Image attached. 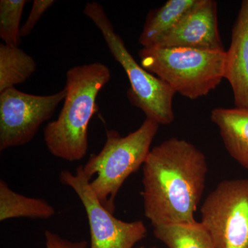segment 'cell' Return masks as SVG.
<instances>
[{
    "instance_id": "obj_1",
    "label": "cell",
    "mask_w": 248,
    "mask_h": 248,
    "mask_svg": "<svg viewBox=\"0 0 248 248\" xmlns=\"http://www.w3.org/2000/svg\"><path fill=\"white\" fill-rule=\"evenodd\" d=\"M208 167L203 152L185 140H165L143 166L145 217L153 227L195 222Z\"/></svg>"
},
{
    "instance_id": "obj_2",
    "label": "cell",
    "mask_w": 248,
    "mask_h": 248,
    "mask_svg": "<svg viewBox=\"0 0 248 248\" xmlns=\"http://www.w3.org/2000/svg\"><path fill=\"white\" fill-rule=\"evenodd\" d=\"M108 67L101 62L80 65L66 73L67 94L57 120L47 124L44 138L55 157L68 161L84 159L89 149L88 128L97 112V98L110 81Z\"/></svg>"
},
{
    "instance_id": "obj_3",
    "label": "cell",
    "mask_w": 248,
    "mask_h": 248,
    "mask_svg": "<svg viewBox=\"0 0 248 248\" xmlns=\"http://www.w3.org/2000/svg\"><path fill=\"white\" fill-rule=\"evenodd\" d=\"M159 125L146 119L140 128L125 137L117 130H107L102 151L83 166L91 189L110 213H115V199L124 183L146 161Z\"/></svg>"
},
{
    "instance_id": "obj_4",
    "label": "cell",
    "mask_w": 248,
    "mask_h": 248,
    "mask_svg": "<svg viewBox=\"0 0 248 248\" xmlns=\"http://www.w3.org/2000/svg\"><path fill=\"white\" fill-rule=\"evenodd\" d=\"M139 56L143 68L187 99L205 97L224 79L226 50L153 46Z\"/></svg>"
},
{
    "instance_id": "obj_5",
    "label": "cell",
    "mask_w": 248,
    "mask_h": 248,
    "mask_svg": "<svg viewBox=\"0 0 248 248\" xmlns=\"http://www.w3.org/2000/svg\"><path fill=\"white\" fill-rule=\"evenodd\" d=\"M85 16L100 31L116 61L126 73L130 88L129 101L149 119L159 125H170L174 120L173 99L175 92L164 81L139 64L128 51L124 40L116 32L104 8L97 1L87 3Z\"/></svg>"
},
{
    "instance_id": "obj_6",
    "label": "cell",
    "mask_w": 248,
    "mask_h": 248,
    "mask_svg": "<svg viewBox=\"0 0 248 248\" xmlns=\"http://www.w3.org/2000/svg\"><path fill=\"white\" fill-rule=\"evenodd\" d=\"M202 222L216 248H248V179L222 181L204 200Z\"/></svg>"
},
{
    "instance_id": "obj_7",
    "label": "cell",
    "mask_w": 248,
    "mask_h": 248,
    "mask_svg": "<svg viewBox=\"0 0 248 248\" xmlns=\"http://www.w3.org/2000/svg\"><path fill=\"white\" fill-rule=\"evenodd\" d=\"M62 184L71 187L84 205L91 233V248H133L146 237L147 228L142 221L126 222L116 218L94 194L83 166L76 173L63 170L60 174Z\"/></svg>"
},
{
    "instance_id": "obj_8",
    "label": "cell",
    "mask_w": 248,
    "mask_h": 248,
    "mask_svg": "<svg viewBox=\"0 0 248 248\" xmlns=\"http://www.w3.org/2000/svg\"><path fill=\"white\" fill-rule=\"evenodd\" d=\"M66 94V88L50 95L28 94L15 87L0 93V151L32 141Z\"/></svg>"
},
{
    "instance_id": "obj_9",
    "label": "cell",
    "mask_w": 248,
    "mask_h": 248,
    "mask_svg": "<svg viewBox=\"0 0 248 248\" xmlns=\"http://www.w3.org/2000/svg\"><path fill=\"white\" fill-rule=\"evenodd\" d=\"M153 46L225 50L218 31L217 1L198 0L182 20Z\"/></svg>"
},
{
    "instance_id": "obj_10",
    "label": "cell",
    "mask_w": 248,
    "mask_h": 248,
    "mask_svg": "<svg viewBox=\"0 0 248 248\" xmlns=\"http://www.w3.org/2000/svg\"><path fill=\"white\" fill-rule=\"evenodd\" d=\"M226 53L224 79L231 84L235 107L248 109V0L241 2Z\"/></svg>"
},
{
    "instance_id": "obj_11",
    "label": "cell",
    "mask_w": 248,
    "mask_h": 248,
    "mask_svg": "<svg viewBox=\"0 0 248 248\" xmlns=\"http://www.w3.org/2000/svg\"><path fill=\"white\" fill-rule=\"evenodd\" d=\"M232 157L248 170V109L216 108L210 115Z\"/></svg>"
},
{
    "instance_id": "obj_12",
    "label": "cell",
    "mask_w": 248,
    "mask_h": 248,
    "mask_svg": "<svg viewBox=\"0 0 248 248\" xmlns=\"http://www.w3.org/2000/svg\"><path fill=\"white\" fill-rule=\"evenodd\" d=\"M198 2V0H169L147 16L139 43L149 48L180 22Z\"/></svg>"
},
{
    "instance_id": "obj_13",
    "label": "cell",
    "mask_w": 248,
    "mask_h": 248,
    "mask_svg": "<svg viewBox=\"0 0 248 248\" xmlns=\"http://www.w3.org/2000/svg\"><path fill=\"white\" fill-rule=\"evenodd\" d=\"M55 214L47 201L17 193L7 183L0 180V221L15 218L47 219Z\"/></svg>"
},
{
    "instance_id": "obj_14",
    "label": "cell",
    "mask_w": 248,
    "mask_h": 248,
    "mask_svg": "<svg viewBox=\"0 0 248 248\" xmlns=\"http://www.w3.org/2000/svg\"><path fill=\"white\" fill-rule=\"evenodd\" d=\"M153 234L168 248H216L202 222L153 227Z\"/></svg>"
},
{
    "instance_id": "obj_15",
    "label": "cell",
    "mask_w": 248,
    "mask_h": 248,
    "mask_svg": "<svg viewBox=\"0 0 248 248\" xmlns=\"http://www.w3.org/2000/svg\"><path fill=\"white\" fill-rule=\"evenodd\" d=\"M32 57L18 46L0 45V93L22 84L36 71Z\"/></svg>"
},
{
    "instance_id": "obj_16",
    "label": "cell",
    "mask_w": 248,
    "mask_h": 248,
    "mask_svg": "<svg viewBox=\"0 0 248 248\" xmlns=\"http://www.w3.org/2000/svg\"><path fill=\"white\" fill-rule=\"evenodd\" d=\"M26 0L0 1V37L4 44L18 46L20 43V22Z\"/></svg>"
},
{
    "instance_id": "obj_17",
    "label": "cell",
    "mask_w": 248,
    "mask_h": 248,
    "mask_svg": "<svg viewBox=\"0 0 248 248\" xmlns=\"http://www.w3.org/2000/svg\"><path fill=\"white\" fill-rule=\"evenodd\" d=\"M54 3V0H34L27 22L21 27V38L30 35L36 24Z\"/></svg>"
},
{
    "instance_id": "obj_18",
    "label": "cell",
    "mask_w": 248,
    "mask_h": 248,
    "mask_svg": "<svg viewBox=\"0 0 248 248\" xmlns=\"http://www.w3.org/2000/svg\"><path fill=\"white\" fill-rule=\"evenodd\" d=\"M46 248H88L89 243L84 240L72 241L63 239L53 232H45Z\"/></svg>"
},
{
    "instance_id": "obj_19",
    "label": "cell",
    "mask_w": 248,
    "mask_h": 248,
    "mask_svg": "<svg viewBox=\"0 0 248 248\" xmlns=\"http://www.w3.org/2000/svg\"><path fill=\"white\" fill-rule=\"evenodd\" d=\"M138 248H157L155 247V246H149V247H148V246H140V247H139Z\"/></svg>"
}]
</instances>
